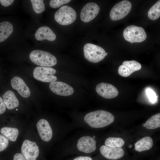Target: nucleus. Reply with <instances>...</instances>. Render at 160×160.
<instances>
[{
	"label": "nucleus",
	"mask_w": 160,
	"mask_h": 160,
	"mask_svg": "<svg viewBox=\"0 0 160 160\" xmlns=\"http://www.w3.org/2000/svg\"><path fill=\"white\" fill-rule=\"evenodd\" d=\"M84 119L90 126L94 128H100L112 123L114 121V117L110 112L100 110L87 113L85 116Z\"/></svg>",
	"instance_id": "nucleus-1"
},
{
	"label": "nucleus",
	"mask_w": 160,
	"mask_h": 160,
	"mask_svg": "<svg viewBox=\"0 0 160 160\" xmlns=\"http://www.w3.org/2000/svg\"><path fill=\"white\" fill-rule=\"evenodd\" d=\"M31 61L41 67H49L55 65L56 57L51 54L44 51L36 50L32 51L29 55Z\"/></svg>",
	"instance_id": "nucleus-2"
},
{
	"label": "nucleus",
	"mask_w": 160,
	"mask_h": 160,
	"mask_svg": "<svg viewBox=\"0 0 160 160\" xmlns=\"http://www.w3.org/2000/svg\"><path fill=\"white\" fill-rule=\"evenodd\" d=\"M83 50L84 57L91 62H99L103 60L106 56V53L103 49L92 44H86Z\"/></svg>",
	"instance_id": "nucleus-3"
},
{
	"label": "nucleus",
	"mask_w": 160,
	"mask_h": 160,
	"mask_svg": "<svg viewBox=\"0 0 160 160\" xmlns=\"http://www.w3.org/2000/svg\"><path fill=\"white\" fill-rule=\"evenodd\" d=\"M76 17L75 11L71 7L64 5L61 7L55 13V20L62 25H67L73 23Z\"/></svg>",
	"instance_id": "nucleus-4"
},
{
	"label": "nucleus",
	"mask_w": 160,
	"mask_h": 160,
	"mask_svg": "<svg viewBox=\"0 0 160 160\" xmlns=\"http://www.w3.org/2000/svg\"><path fill=\"white\" fill-rule=\"evenodd\" d=\"M123 35L126 40L131 43L142 42L147 38L146 34L143 28L133 25L125 29Z\"/></svg>",
	"instance_id": "nucleus-5"
},
{
	"label": "nucleus",
	"mask_w": 160,
	"mask_h": 160,
	"mask_svg": "<svg viewBox=\"0 0 160 160\" xmlns=\"http://www.w3.org/2000/svg\"><path fill=\"white\" fill-rule=\"evenodd\" d=\"M131 3L127 0H123L116 4L110 12L111 19L113 21L121 20L125 17L130 11Z\"/></svg>",
	"instance_id": "nucleus-6"
},
{
	"label": "nucleus",
	"mask_w": 160,
	"mask_h": 160,
	"mask_svg": "<svg viewBox=\"0 0 160 160\" xmlns=\"http://www.w3.org/2000/svg\"><path fill=\"white\" fill-rule=\"evenodd\" d=\"M56 73V70L53 68L41 66L35 68L33 74L34 78L38 81L51 82L57 80V77L53 75Z\"/></svg>",
	"instance_id": "nucleus-7"
},
{
	"label": "nucleus",
	"mask_w": 160,
	"mask_h": 160,
	"mask_svg": "<svg viewBox=\"0 0 160 160\" xmlns=\"http://www.w3.org/2000/svg\"><path fill=\"white\" fill-rule=\"evenodd\" d=\"M21 151L26 160H36L39 154V149L36 143L28 140L23 142Z\"/></svg>",
	"instance_id": "nucleus-8"
},
{
	"label": "nucleus",
	"mask_w": 160,
	"mask_h": 160,
	"mask_svg": "<svg viewBox=\"0 0 160 160\" xmlns=\"http://www.w3.org/2000/svg\"><path fill=\"white\" fill-rule=\"evenodd\" d=\"M100 10V7L97 4L92 2L87 4L81 12V20L85 23L90 22L97 15Z\"/></svg>",
	"instance_id": "nucleus-9"
},
{
	"label": "nucleus",
	"mask_w": 160,
	"mask_h": 160,
	"mask_svg": "<svg viewBox=\"0 0 160 160\" xmlns=\"http://www.w3.org/2000/svg\"><path fill=\"white\" fill-rule=\"evenodd\" d=\"M95 89L99 95L106 99L114 98L119 94L118 91L115 87L112 84L103 82L98 84Z\"/></svg>",
	"instance_id": "nucleus-10"
},
{
	"label": "nucleus",
	"mask_w": 160,
	"mask_h": 160,
	"mask_svg": "<svg viewBox=\"0 0 160 160\" xmlns=\"http://www.w3.org/2000/svg\"><path fill=\"white\" fill-rule=\"evenodd\" d=\"M49 87L54 93L63 96L71 95L73 94L74 91L72 87L67 83L60 81L50 82Z\"/></svg>",
	"instance_id": "nucleus-11"
},
{
	"label": "nucleus",
	"mask_w": 160,
	"mask_h": 160,
	"mask_svg": "<svg viewBox=\"0 0 160 160\" xmlns=\"http://www.w3.org/2000/svg\"><path fill=\"white\" fill-rule=\"evenodd\" d=\"M141 65L136 61H125L118 68V72L121 76L124 77H127L133 73L140 70Z\"/></svg>",
	"instance_id": "nucleus-12"
},
{
	"label": "nucleus",
	"mask_w": 160,
	"mask_h": 160,
	"mask_svg": "<svg viewBox=\"0 0 160 160\" xmlns=\"http://www.w3.org/2000/svg\"><path fill=\"white\" fill-rule=\"evenodd\" d=\"M77 146L79 151L86 153H89L96 150V142L92 137L89 136H83L79 140Z\"/></svg>",
	"instance_id": "nucleus-13"
},
{
	"label": "nucleus",
	"mask_w": 160,
	"mask_h": 160,
	"mask_svg": "<svg viewBox=\"0 0 160 160\" xmlns=\"http://www.w3.org/2000/svg\"><path fill=\"white\" fill-rule=\"evenodd\" d=\"M36 127L40 138L45 142L50 141L52 136V131L51 127L46 120L41 119L37 123Z\"/></svg>",
	"instance_id": "nucleus-14"
},
{
	"label": "nucleus",
	"mask_w": 160,
	"mask_h": 160,
	"mask_svg": "<svg viewBox=\"0 0 160 160\" xmlns=\"http://www.w3.org/2000/svg\"><path fill=\"white\" fill-rule=\"evenodd\" d=\"M101 154L107 159L116 160L122 157L124 155L123 149L121 148H113L103 145L100 148Z\"/></svg>",
	"instance_id": "nucleus-15"
},
{
	"label": "nucleus",
	"mask_w": 160,
	"mask_h": 160,
	"mask_svg": "<svg viewBox=\"0 0 160 160\" xmlns=\"http://www.w3.org/2000/svg\"><path fill=\"white\" fill-rule=\"evenodd\" d=\"M12 87L22 96L27 98L30 95V91L23 80L18 76L13 77L11 81Z\"/></svg>",
	"instance_id": "nucleus-16"
},
{
	"label": "nucleus",
	"mask_w": 160,
	"mask_h": 160,
	"mask_svg": "<svg viewBox=\"0 0 160 160\" xmlns=\"http://www.w3.org/2000/svg\"><path fill=\"white\" fill-rule=\"evenodd\" d=\"M35 36L36 39L38 41L47 39L50 41H54L56 37L52 31L49 27L46 26L39 28L35 33Z\"/></svg>",
	"instance_id": "nucleus-17"
},
{
	"label": "nucleus",
	"mask_w": 160,
	"mask_h": 160,
	"mask_svg": "<svg viewBox=\"0 0 160 160\" xmlns=\"http://www.w3.org/2000/svg\"><path fill=\"white\" fill-rule=\"evenodd\" d=\"M3 102L6 107L11 110L17 107L19 105V101L14 93L8 90L2 96Z\"/></svg>",
	"instance_id": "nucleus-18"
},
{
	"label": "nucleus",
	"mask_w": 160,
	"mask_h": 160,
	"mask_svg": "<svg viewBox=\"0 0 160 160\" xmlns=\"http://www.w3.org/2000/svg\"><path fill=\"white\" fill-rule=\"evenodd\" d=\"M153 145L152 139L149 137L146 136L140 139L135 144V150L138 152H141L151 149Z\"/></svg>",
	"instance_id": "nucleus-19"
},
{
	"label": "nucleus",
	"mask_w": 160,
	"mask_h": 160,
	"mask_svg": "<svg viewBox=\"0 0 160 160\" xmlns=\"http://www.w3.org/2000/svg\"><path fill=\"white\" fill-rule=\"evenodd\" d=\"M12 24L8 21L0 23V42L6 40L13 31Z\"/></svg>",
	"instance_id": "nucleus-20"
},
{
	"label": "nucleus",
	"mask_w": 160,
	"mask_h": 160,
	"mask_svg": "<svg viewBox=\"0 0 160 160\" xmlns=\"http://www.w3.org/2000/svg\"><path fill=\"white\" fill-rule=\"evenodd\" d=\"M1 134L9 140L15 141L19 134L18 130L15 128L4 127L0 130Z\"/></svg>",
	"instance_id": "nucleus-21"
},
{
	"label": "nucleus",
	"mask_w": 160,
	"mask_h": 160,
	"mask_svg": "<svg viewBox=\"0 0 160 160\" xmlns=\"http://www.w3.org/2000/svg\"><path fill=\"white\" fill-rule=\"evenodd\" d=\"M146 128L149 129H154L160 127V113L152 116L145 123Z\"/></svg>",
	"instance_id": "nucleus-22"
},
{
	"label": "nucleus",
	"mask_w": 160,
	"mask_h": 160,
	"mask_svg": "<svg viewBox=\"0 0 160 160\" xmlns=\"http://www.w3.org/2000/svg\"><path fill=\"white\" fill-rule=\"evenodd\" d=\"M105 145L113 148H121L124 144L123 139L120 137H109L105 140Z\"/></svg>",
	"instance_id": "nucleus-23"
},
{
	"label": "nucleus",
	"mask_w": 160,
	"mask_h": 160,
	"mask_svg": "<svg viewBox=\"0 0 160 160\" xmlns=\"http://www.w3.org/2000/svg\"><path fill=\"white\" fill-rule=\"evenodd\" d=\"M148 18L155 20L160 16V1H157L149 9L148 13Z\"/></svg>",
	"instance_id": "nucleus-24"
},
{
	"label": "nucleus",
	"mask_w": 160,
	"mask_h": 160,
	"mask_svg": "<svg viewBox=\"0 0 160 160\" xmlns=\"http://www.w3.org/2000/svg\"><path fill=\"white\" fill-rule=\"evenodd\" d=\"M32 7L34 12L37 13H41L44 11L45 7L43 0H31Z\"/></svg>",
	"instance_id": "nucleus-25"
},
{
	"label": "nucleus",
	"mask_w": 160,
	"mask_h": 160,
	"mask_svg": "<svg viewBox=\"0 0 160 160\" xmlns=\"http://www.w3.org/2000/svg\"><path fill=\"white\" fill-rule=\"evenodd\" d=\"M71 1L70 0H51L50 1L49 5L52 8H56Z\"/></svg>",
	"instance_id": "nucleus-26"
},
{
	"label": "nucleus",
	"mask_w": 160,
	"mask_h": 160,
	"mask_svg": "<svg viewBox=\"0 0 160 160\" xmlns=\"http://www.w3.org/2000/svg\"><path fill=\"white\" fill-rule=\"evenodd\" d=\"M9 140L3 135L0 134V152L5 150L9 145Z\"/></svg>",
	"instance_id": "nucleus-27"
},
{
	"label": "nucleus",
	"mask_w": 160,
	"mask_h": 160,
	"mask_svg": "<svg viewBox=\"0 0 160 160\" xmlns=\"http://www.w3.org/2000/svg\"><path fill=\"white\" fill-rule=\"evenodd\" d=\"M146 92L150 102L152 103H155L157 100V96L156 93L151 89H147Z\"/></svg>",
	"instance_id": "nucleus-28"
},
{
	"label": "nucleus",
	"mask_w": 160,
	"mask_h": 160,
	"mask_svg": "<svg viewBox=\"0 0 160 160\" xmlns=\"http://www.w3.org/2000/svg\"><path fill=\"white\" fill-rule=\"evenodd\" d=\"M6 106L2 99L0 96V115L4 113L6 111Z\"/></svg>",
	"instance_id": "nucleus-29"
},
{
	"label": "nucleus",
	"mask_w": 160,
	"mask_h": 160,
	"mask_svg": "<svg viewBox=\"0 0 160 160\" xmlns=\"http://www.w3.org/2000/svg\"><path fill=\"white\" fill-rule=\"evenodd\" d=\"M14 1L13 0H0L1 4L4 7H7L10 5Z\"/></svg>",
	"instance_id": "nucleus-30"
},
{
	"label": "nucleus",
	"mask_w": 160,
	"mask_h": 160,
	"mask_svg": "<svg viewBox=\"0 0 160 160\" xmlns=\"http://www.w3.org/2000/svg\"><path fill=\"white\" fill-rule=\"evenodd\" d=\"M13 160H26V159L22 154L18 153L15 154Z\"/></svg>",
	"instance_id": "nucleus-31"
},
{
	"label": "nucleus",
	"mask_w": 160,
	"mask_h": 160,
	"mask_svg": "<svg viewBox=\"0 0 160 160\" xmlns=\"http://www.w3.org/2000/svg\"><path fill=\"white\" fill-rule=\"evenodd\" d=\"M73 160H92V158L89 156H81L76 157Z\"/></svg>",
	"instance_id": "nucleus-32"
},
{
	"label": "nucleus",
	"mask_w": 160,
	"mask_h": 160,
	"mask_svg": "<svg viewBox=\"0 0 160 160\" xmlns=\"http://www.w3.org/2000/svg\"><path fill=\"white\" fill-rule=\"evenodd\" d=\"M92 137L93 138L95 139V136H93Z\"/></svg>",
	"instance_id": "nucleus-33"
},
{
	"label": "nucleus",
	"mask_w": 160,
	"mask_h": 160,
	"mask_svg": "<svg viewBox=\"0 0 160 160\" xmlns=\"http://www.w3.org/2000/svg\"><path fill=\"white\" fill-rule=\"evenodd\" d=\"M16 110H17V109H16Z\"/></svg>",
	"instance_id": "nucleus-34"
}]
</instances>
